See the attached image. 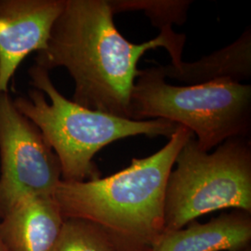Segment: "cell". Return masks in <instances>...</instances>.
Wrapping results in <instances>:
<instances>
[{"label": "cell", "instance_id": "2", "mask_svg": "<svg viewBox=\"0 0 251 251\" xmlns=\"http://www.w3.org/2000/svg\"><path fill=\"white\" fill-rule=\"evenodd\" d=\"M194 136L179 126L159 151L124 170L86 181L61 180L52 195L62 215L91 222L117 251H151L165 232L164 200L176 156Z\"/></svg>", "mask_w": 251, "mask_h": 251}, {"label": "cell", "instance_id": "4", "mask_svg": "<svg viewBox=\"0 0 251 251\" xmlns=\"http://www.w3.org/2000/svg\"><path fill=\"white\" fill-rule=\"evenodd\" d=\"M128 119H165L187 127L200 148L211 149L235 137H250L251 86L215 80L190 86L166 81L160 64L139 70Z\"/></svg>", "mask_w": 251, "mask_h": 251}, {"label": "cell", "instance_id": "12", "mask_svg": "<svg viewBox=\"0 0 251 251\" xmlns=\"http://www.w3.org/2000/svg\"><path fill=\"white\" fill-rule=\"evenodd\" d=\"M53 251H117L98 225L82 219H64L62 233Z\"/></svg>", "mask_w": 251, "mask_h": 251}, {"label": "cell", "instance_id": "1", "mask_svg": "<svg viewBox=\"0 0 251 251\" xmlns=\"http://www.w3.org/2000/svg\"><path fill=\"white\" fill-rule=\"evenodd\" d=\"M106 0H64L45 50L36 65L50 71L63 67L75 83L73 101L82 107L128 119V107L138 63L144 54L164 48L178 66L186 41L173 29L143 44L126 39L117 30Z\"/></svg>", "mask_w": 251, "mask_h": 251}, {"label": "cell", "instance_id": "3", "mask_svg": "<svg viewBox=\"0 0 251 251\" xmlns=\"http://www.w3.org/2000/svg\"><path fill=\"white\" fill-rule=\"evenodd\" d=\"M28 74L34 89L13 100L14 106L39 128L52 148L64 181L100 178L93 158L116 141L137 135L170 139L179 127L165 119L136 121L82 107L56 89L49 71L34 64Z\"/></svg>", "mask_w": 251, "mask_h": 251}, {"label": "cell", "instance_id": "14", "mask_svg": "<svg viewBox=\"0 0 251 251\" xmlns=\"http://www.w3.org/2000/svg\"><path fill=\"white\" fill-rule=\"evenodd\" d=\"M251 251V249H248V250H246V251Z\"/></svg>", "mask_w": 251, "mask_h": 251}, {"label": "cell", "instance_id": "8", "mask_svg": "<svg viewBox=\"0 0 251 251\" xmlns=\"http://www.w3.org/2000/svg\"><path fill=\"white\" fill-rule=\"evenodd\" d=\"M0 223L8 251H53L63 218L52 196H30L13 206Z\"/></svg>", "mask_w": 251, "mask_h": 251}, {"label": "cell", "instance_id": "9", "mask_svg": "<svg viewBox=\"0 0 251 251\" xmlns=\"http://www.w3.org/2000/svg\"><path fill=\"white\" fill-rule=\"evenodd\" d=\"M251 213L234 209L206 224L166 231L151 251H243L251 249Z\"/></svg>", "mask_w": 251, "mask_h": 251}, {"label": "cell", "instance_id": "6", "mask_svg": "<svg viewBox=\"0 0 251 251\" xmlns=\"http://www.w3.org/2000/svg\"><path fill=\"white\" fill-rule=\"evenodd\" d=\"M60 161L39 128L0 93V219L30 196H52Z\"/></svg>", "mask_w": 251, "mask_h": 251}, {"label": "cell", "instance_id": "7", "mask_svg": "<svg viewBox=\"0 0 251 251\" xmlns=\"http://www.w3.org/2000/svg\"><path fill=\"white\" fill-rule=\"evenodd\" d=\"M64 0H0V93L19 65L33 51L47 48Z\"/></svg>", "mask_w": 251, "mask_h": 251}, {"label": "cell", "instance_id": "13", "mask_svg": "<svg viewBox=\"0 0 251 251\" xmlns=\"http://www.w3.org/2000/svg\"><path fill=\"white\" fill-rule=\"evenodd\" d=\"M0 251H8L7 249H6V247L4 246V244L2 242L1 238H0Z\"/></svg>", "mask_w": 251, "mask_h": 251}, {"label": "cell", "instance_id": "10", "mask_svg": "<svg viewBox=\"0 0 251 251\" xmlns=\"http://www.w3.org/2000/svg\"><path fill=\"white\" fill-rule=\"evenodd\" d=\"M166 77L198 85L215 80L241 81L251 77V28L248 27L239 38L231 45L205 56L195 63H184L178 66L161 65Z\"/></svg>", "mask_w": 251, "mask_h": 251}, {"label": "cell", "instance_id": "5", "mask_svg": "<svg viewBox=\"0 0 251 251\" xmlns=\"http://www.w3.org/2000/svg\"><path fill=\"white\" fill-rule=\"evenodd\" d=\"M174 166L165 191V232L221 209L251 213L250 137L228 139L209 152L192 136L178 152Z\"/></svg>", "mask_w": 251, "mask_h": 251}, {"label": "cell", "instance_id": "11", "mask_svg": "<svg viewBox=\"0 0 251 251\" xmlns=\"http://www.w3.org/2000/svg\"><path fill=\"white\" fill-rule=\"evenodd\" d=\"M114 13L142 10L152 25L162 30L173 29L172 25H183L187 20L192 1L187 0H115L109 1Z\"/></svg>", "mask_w": 251, "mask_h": 251}]
</instances>
